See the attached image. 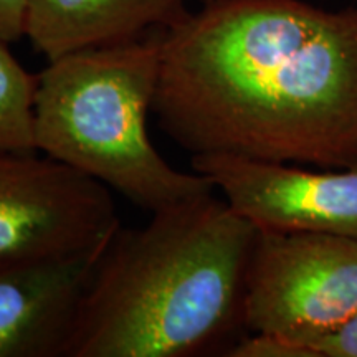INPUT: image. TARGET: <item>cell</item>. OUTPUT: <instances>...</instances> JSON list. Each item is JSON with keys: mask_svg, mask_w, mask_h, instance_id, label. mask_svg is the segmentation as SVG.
Instances as JSON below:
<instances>
[{"mask_svg": "<svg viewBox=\"0 0 357 357\" xmlns=\"http://www.w3.org/2000/svg\"><path fill=\"white\" fill-rule=\"evenodd\" d=\"M160 47L153 113L190 158L357 166V7L207 0Z\"/></svg>", "mask_w": 357, "mask_h": 357, "instance_id": "1", "label": "cell"}, {"mask_svg": "<svg viewBox=\"0 0 357 357\" xmlns=\"http://www.w3.org/2000/svg\"><path fill=\"white\" fill-rule=\"evenodd\" d=\"M258 229L213 192L119 229L84 294L66 357H189L243 326Z\"/></svg>", "mask_w": 357, "mask_h": 357, "instance_id": "2", "label": "cell"}, {"mask_svg": "<svg viewBox=\"0 0 357 357\" xmlns=\"http://www.w3.org/2000/svg\"><path fill=\"white\" fill-rule=\"evenodd\" d=\"M160 37L91 48L38 73V153L95 178L151 213L215 192L207 177L172 167L151 142L147 116L160 71Z\"/></svg>", "mask_w": 357, "mask_h": 357, "instance_id": "3", "label": "cell"}, {"mask_svg": "<svg viewBox=\"0 0 357 357\" xmlns=\"http://www.w3.org/2000/svg\"><path fill=\"white\" fill-rule=\"evenodd\" d=\"M357 314V238L258 230L247 275L243 328L312 346Z\"/></svg>", "mask_w": 357, "mask_h": 357, "instance_id": "4", "label": "cell"}, {"mask_svg": "<svg viewBox=\"0 0 357 357\" xmlns=\"http://www.w3.org/2000/svg\"><path fill=\"white\" fill-rule=\"evenodd\" d=\"M119 229L101 182L50 155L0 153V261L105 250Z\"/></svg>", "mask_w": 357, "mask_h": 357, "instance_id": "5", "label": "cell"}, {"mask_svg": "<svg viewBox=\"0 0 357 357\" xmlns=\"http://www.w3.org/2000/svg\"><path fill=\"white\" fill-rule=\"evenodd\" d=\"M190 164L258 230L357 238V166L311 171L225 154L192 155Z\"/></svg>", "mask_w": 357, "mask_h": 357, "instance_id": "6", "label": "cell"}, {"mask_svg": "<svg viewBox=\"0 0 357 357\" xmlns=\"http://www.w3.org/2000/svg\"><path fill=\"white\" fill-rule=\"evenodd\" d=\"M106 248L0 261V357L68 356L83 298Z\"/></svg>", "mask_w": 357, "mask_h": 357, "instance_id": "7", "label": "cell"}, {"mask_svg": "<svg viewBox=\"0 0 357 357\" xmlns=\"http://www.w3.org/2000/svg\"><path fill=\"white\" fill-rule=\"evenodd\" d=\"M190 0H29L25 37L48 61L167 30L190 13Z\"/></svg>", "mask_w": 357, "mask_h": 357, "instance_id": "8", "label": "cell"}, {"mask_svg": "<svg viewBox=\"0 0 357 357\" xmlns=\"http://www.w3.org/2000/svg\"><path fill=\"white\" fill-rule=\"evenodd\" d=\"M38 75L25 70L0 42V153H38L35 98Z\"/></svg>", "mask_w": 357, "mask_h": 357, "instance_id": "9", "label": "cell"}, {"mask_svg": "<svg viewBox=\"0 0 357 357\" xmlns=\"http://www.w3.org/2000/svg\"><path fill=\"white\" fill-rule=\"evenodd\" d=\"M316 357H357V314L312 346Z\"/></svg>", "mask_w": 357, "mask_h": 357, "instance_id": "10", "label": "cell"}, {"mask_svg": "<svg viewBox=\"0 0 357 357\" xmlns=\"http://www.w3.org/2000/svg\"><path fill=\"white\" fill-rule=\"evenodd\" d=\"M29 0H0V42L13 43L25 37Z\"/></svg>", "mask_w": 357, "mask_h": 357, "instance_id": "11", "label": "cell"}, {"mask_svg": "<svg viewBox=\"0 0 357 357\" xmlns=\"http://www.w3.org/2000/svg\"><path fill=\"white\" fill-rule=\"evenodd\" d=\"M202 2H207V0H202Z\"/></svg>", "mask_w": 357, "mask_h": 357, "instance_id": "12", "label": "cell"}]
</instances>
